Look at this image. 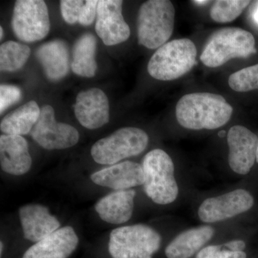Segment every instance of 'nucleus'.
<instances>
[{"instance_id": "12", "label": "nucleus", "mask_w": 258, "mask_h": 258, "mask_svg": "<svg viewBox=\"0 0 258 258\" xmlns=\"http://www.w3.org/2000/svg\"><path fill=\"white\" fill-rule=\"evenodd\" d=\"M123 1L101 0L97 7L96 32L106 45H118L126 41L130 28L122 15Z\"/></svg>"}, {"instance_id": "9", "label": "nucleus", "mask_w": 258, "mask_h": 258, "mask_svg": "<svg viewBox=\"0 0 258 258\" xmlns=\"http://www.w3.org/2000/svg\"><path fill=\"white\" fill-rule=\"evenodd\" d=\"M255 205L252 191L241 188L204 200L198 217L205 223H215L252 211Z\"/></svg>"}, {"instance_id": "7", "label": "nucleus", "mask_w": 258, "mask_h": 258, "mask_svg": "<svg viewBox=\"0 0 258 258\" xmlns=\"http://www.w3.org/2000/svg\"><path fill=\"white\" fill-rule=\"evenodd\" d=\"M149 137L142 129L125 127L100 139L91 148L93 160L100 164L114 165L126 158L139 155L147 149Z\"/></svg>"}, {"instance_id": "31", "label": "nucleus", "mask_w": 258, "mask_h": 258, "mask_svg": "<svg viewBox=\"0 0 258 258\" xmlns=\"http://www.w3.org/2000/svg\"><path fill=\"white\" fill-rule=\"evenodd\" d=\"M194 3L198 5H205L210 3V1H204V0H198V1H193Z\"/></svg>"}, {"instance_id": "4", "label": "nucleus", "mask_w": 258, "mask_h": 258, "mask_svg": "<svg viewBox=\"0 0 258 258\" xmlns=\"http://www.w3.org/2000/svg\"><path fill=\"white\" fill-rule=\"evenodd\" d=\"M175 9L168 0H149L139 9L137 19L139 43L159 49L168 41L174 28Z\"/></svg>"}, {"instance_id": "32", "label": "nucleus", "mask_w": 258, "mask_h": 258, "mask_svg": "<svg viewBox=\"0 0 258 258\" xmlns=\"http://www.w3.org/2000/svg\"><path fill=\"white\" fill-rule=\"evenodd\" d=\"M0 40H3V36H4V30H3V27H0Z\"/></svg>"}, {"instance_id": "20", "label": "nucleus", "mask_w": 258, "mask_h": 258, "mask_svg": "<svg viewBox=\"0 0 258 258\" xmlns=\"http://www.w3.org/2000/svg\"><path fill=\"white\" fill-rule=\"evenodd\" d=\"M215 235V230L208 225L193 227L181 232L165 249L167 258H190L201 250Z\"/></svg>"}, {"instance_id": "10", "label": "nucleus", "mask_w": 258, "mask_h": 258, "mask_svg": "<svg viewBox=\"0 0 258 258\" xmlns=\"http://www.w3.org/2000/svg\"><path fill=\"white\" fill-rule=\"evenodd\" d=\"M30 135L40 147L47 150L64 149L74 147L79 140L77 129L67 123L56 121L52 106L45 105Z\"/></svg>"}, {"instance_id": "15", "label": "nucleus", "mask_w": 258, "mask_h": 258, "mask_svg": "<svg viewBox=\"0 0 258 258\" xmlns=\"http://www.w3.org/2000/svg\"><path fill=\"white\" fill-rule=\"evenodd\" d=\"M79 244L74 228L64 227L31 246L23 258H68Z\"/></svg>"}, {"instance_id": "34", "label": "nucleus", "mask_w": 258, "mask_h": 258, "mask_svg": "<svg viewBox=\"0 0 258 258\" xmlns=\"http://www.w3.org/2000/svg\"><path fill=\"white\" fill-rule=\"evenodd\" d=\"M3 252V243H1V252Z\"/></svg>"}, {"instance_id": "24", "label": "nucleus", "mask_w": 258, "mask_h": 258, "mask_svg": "<svg viewBox=\"0 0 258 258\" xmlns=\"http://www.w3.org/2000/svg\"><path fill=\"white\" fill-rule=\"evenodd\" d=\"M249 3L244 0H217L212 5L210 17L217 23H230L242 14Z\"/></svg>"}, {"instance_id": "19", "label": "nucleus", "mask_w": 258, "mask_h": 258, "mask_svg": "<svg viewBox=\"0 0 258 258\" xmlns=\"http://www.w3.org/2000/svg\"><path fill=\"white\" fill-rule=\"evenodd\" d=\"M36 57L51 81H60L69 74V49L62 40H51L42 44L37 48Z\"/></svg>"}, {"instance_id": "25", "label": "nucleus", "mask_w": 258, "mask_h": 258, "mask_svg": "<svg viewBox=\"0 0 258 258\" xmlns=\"http://www.w3.org/2000/svg\"><path fill=\"white\" fill-rule=\"evenodd\" d=\"M230 87L237 92L258 90V64L234 73L228 79Z\"/></svg>"}, {"instance_id": "30", "label": "nucleus", "mask_w": 258, "mask_h": 258, "mask_svg": "<svg viewBox=\"0 0 258 258\" xmlns=\"http://www.w3.org/2000/svg\"><path fill=\"white\" fill-rule=\"evenodd\" d=\"M257 7L255 8V10H254V19L255 23L258 24V2H257Z\"/></svg>"}, {"instance_id": "28", "label": "nucleus", "mask_w": 258, "mask_h": 258, "mask_svg": "<svg viewBox=\"0 0 258 258\" xmlns=\"http://www.w3.org/2000/svg\"><path fill=\"white\" fill-rule=\"evenodd\" d=\"M22 98L21 90L13 85L0 86V113H3L12 105L18 103Z\"/></svg>"}, {"instance_id": "21", "label": "nucleus", "mask_w": 258, "mask_h": 258, "mask_svg": "<svg viewBox=\"0 0 258 258\" xmlns=\"http://www.w3.org/2000/svg\"><path fill=\"white\" fill-rule=\"evenodd\" d=\"M97 40L91 33H85L75 42L72 52L71 69L78 76L92 78L96 75Z\"/></svg>"}, {"instance_id": "29", "label": "nucleus", "mask_w": 258, "mask_h": 258, "mask_svg": "<svg viewBox=\"0 0 258 258\" xmlns=\"http://www.w3.org/2000/svg\"><path fill=\"white\" fill-rule=\"evenodd\" d=\"M98 1L88 0L83 7L82 15L79 19V23L83 26H89L94 21L97 14V7Z\"/></svg>"}, {"instance_id": "6", "label": "nucleus", "mask_w": 258, "mask_h": 258, "mask_svg": "<svg viewBox=\"0 0 258 258\" xmlns=\"http://www.w3.org/2000/svg\"><path fill=\"white\" fill-rule=\"evenodd\" d=\"M161 242L159 232L149 226H124L112 231L108 250L113 258H152Z\"/></svg>"}, {"instance_id": "33", "label": "nucleus", "mask_w": 258, "mask_h": 258, "mask_svg": "<svg viewBox=\"0 0 258 258\" xmlns=\"http://www.w3.org/2000/svg\"><path fill=\"white\" fill-rule=\"evenodd\" d=\"M255 164H258V143H257V157H256V163Z\"/></svg>"}, {"instance_id": "27", "label": "nucleus", "mask_w": 258, "mask_h": 258, "mask_svg": "<svg viewBox=\"0 0 258 258\" xmlns=\"http://www.w3.org/2000/svg\"><path fill=\"white\" fill-rule=\"evenodd\" d=\"M86 1L78 0H62L60 1V12L62 18L69 25L78 23L82 15Z\"/></svg>"}, {"instance_id": "22", "label": "nucleus", "mask_w": 258, "mask_h": 258, "mask_svg": "<svg viewBox=\"0 0 258 258\" xmlns=\"http://www.w3.org/2000/svg\"><path fill=\"white\" fill-rule=\"evenodd\" d=\"M36 102L30 101L5 115L0 124L2 132L6 135H26L31 132L40 115Z\"/></svg>"}, {"instance_id": "13", "label": "nucleus", "mask_w": 258, "mask_h": 258, "mask_svg": "<svg viewBox=\"0 0 258 258\" xmlns=\"http://www.w3.org/2000/svg\"><path fill=\"white\" fill-rule=\"evenodd\" d=\"M76 118L85 128H101L109 121V102L102 90L92 88L81 91L74 105Z\"/></svg>"}, {"instance_id": "1", "label": "nucleus", "mask_w": 258, "mask_h": 258, "mask_svg": "<svg viewBox=\"0 0 258 258\" xmlns=\"http://www.w3.org/2000/svg\"><path fill=\"white\" fill-rule=\"evenodd\" d=\"M233 112L222 96L210 93H189L176 106V117L181 126L191 130H214L225 125Z\"/></svg>"}, {"instance_id": "5", "label": "nucleus", "mask_w": 258, "mask_h": 258, "mask_svg": "<svg viewBox=\"0 0 258 258\" xmlns=\"http://www.w3.org/2000/svg\"><path fill=\"white\" fill-rule=\"evenodd\" d=\"M197 53L196 46L189 39L171 40L154 52L148 63V72L159 81L179 79L197 64Z\"/></svg>"}, {"instance_id": "16", "label": "nucleus", "mask_w": 258, "mask_h": 258, "mask_svg": "<svg viewBox=\"0 0 258 258\" xmlns=\"http://www.w3.org/2000/svg\"><path fill=\"white\" fill-rule=\"evenodd\" d=\"M0 164L5 172L13 175H23L30 170L32 159L28 144L22 136L1 135Z\"/></svg>"}, {"instance_id": "2", "label": "nucleus", "mask_w": 258, "mask_h": 258, "mask_svg": "<svg viewBox=\"0 0 258 258\" xmlns=\"http://www.w3.org/2000/svg\"><path fill=\"white\" fill-rule=\"evenodd\" d=\"M142 166L145 177L144 190L148 198L157 205L174 203L179 190L170 156L161 149H154L146 154Z\"/></svg>"}, {"instance_id": "23", "label": "nucleus", "mask_w": 258, "mask_h": 258, "mask_svg": "<svg viewBox=\"0 0 258 258\" xmlns=\"http://www.w3.org/2000/svg\"><path fill=\"white\" fill-rule=\"evenodd\" d=\"M28 45L14 41L5 42L0 46V70L15 72L23 67L30 55Z\"/></svg>"}, {"instance_id": "17", "label": "nucleus", "mask_w": 258, "mask_h": 258, "mask_svg": "<svg viewBox=\"0 0 258 258\" xmlns=\"http://www.w3.org/2000/svg\"><path fill=\"white\" fill-rule=\"evenodd\" d=\"M20 222L27 240L37 242L58 230L60 222L40 205H28L19 210Z\"/></svg>"}, {"instance_id": "11", "label": "nucleus", "mask_w": 258, "mask_h": 258, "mask_svg": "<svg viewBox=\"0 0 258 258\" xmlns=\"http://www.w3.org/2000/svg\"><path fill=\"white\" fill-rule=\"evenodd\" d=\"M258 137L243 125L231 127L227 134L228 162L230 169L239 175L250 173L255 165Z\"/></svg>"}, {"instance_id": "8", "label": "nucleus", "mask_w": 258, "mask_h": 258, "mask_svg": "<svg viewBox=\"0 0 258 258\" xmlns=\"http://www.w3.org/2000/svg\"><path fill=\"white\" fill-rule=\"evenodd\" d=\"M12 27L15 35L22 41L33 42L45 38L50 30L48 10L45 2H15Z\"/></svg>"}, {"instance_id": "26", "label": "nucleus", "mask_w": 258, "mask_h": 258, "mask_svg": "<svg viewBox=\"0 0 258 258\" xmlns=\"http://www.w3.org/2000/svg\"><path fill=\"white\" fill-rule=\"evenodd\" d=\"M196 258H247V254L244 251L232 250L224 244L204 247L197 254Z\"/></svg>"}, {"instance_id": "14", "label": "nucleus", "mask_w": 258, "mask_h": 258, "mask_svg": "<svg viewBox=\"0 0 258 258\" xmlns=\"http://www.w3.org/2000/svg\"><path fill=\"white\" fill-rule=\"evenodd\" d=\"M91 179L95 184L119 191L144 185L145 177L142 165L125 161L96 171Z\"/></svg>"}, {"instance_id": "3", "label": "nucleus", "mask_w": 258, "mask_h": 258, "mask_svg": "<svg viewBox=\"0 0 258 258\" xmlns=\"http://www.w3.org/2000/svg\"><path fill=\"white\" fill-rule=\"evenodd\" d=\"M257 52L250 32L239 28H225L214 32L204 47L200 60L210 68L220 67L233 58H247Z\"/></svg>"}, {"instance_id": "18", "label": "nucleus", "mask_w": 258, "mask_h": 258, "mask_svg": "<svg viewBox=\"0 0 258 258\" xmlns=\"http://www.w3.org/2000/svg\"><path fill=\"white\" fill-rule=\"evenodd\" d=\"M135 196L134 189L113 191L98 200L95 209L103 221L114 225L125 223L133 215Z\"/></svg>"}]
</instances>
